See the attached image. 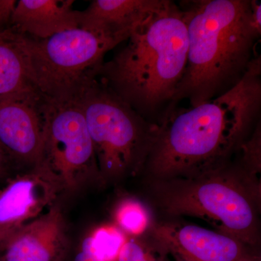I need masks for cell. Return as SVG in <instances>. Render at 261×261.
<instances>
[{
  "label": "cell",
  "instance_id": "cell-3",
  "mask_svg": "<svg viewBox=\"0 0 261 261\" xmlns=\"http://www.w3.org/2000/svg\"><path fill=\"white\" fill-rule=\"evenodd\" d=\"M127 41L103 63L97 78L146 120L159 124L186 68L188 35L178 5L166 0Z\"/></svg>",
  "mask_w": 261,
  "mask_h": 261
},
{
  "label": "cell",
  "instance_id": "cell-19",
  "mask_svg": "<svg viewBox=\"0 0 261 261\" xmlns=\"http://www.w3.org/2000/svg\"><path fill=\"white\" fill-rule=\"evenodd\" d=\"M17 2L16 0H0V33L9 29Z\"/></svg>",
  "mask_w": 261,
  "mask_h": 261
},
{
  "label": "cell",
  "instance_id": "cell-22",
  "mask_svg": "<svg viewBox=\"0 0 261 261\" xmlns=\"http://www.w3.org/2000/svg\"><path fill=\"white\" fill-rule=\"evenodd\" d=\"M0 261H3V257H2L1 251H0Z\"/></svg>",
  "mask_w": 261,
  "mask_h": 261
},
{
  "label": "cell",
  "instance_id": "cell-23",
  "mask_svg": "<svg viewBox=\"0 0 261 261\" xmlns=\"http://www.w3.org/2000/svg\"><path fill=\"white\" fill-rule=\"evenodd\" d=\"M244 261H254V260H252V258H249V259H247V260H245Z\"/></svg>",
  "mask_w": 261,
  "mask_h": 261
},
{
  "label": "cell",
  "instance_id": "cell-17",
  "mask_svg": "<svg viewBox=\"0 0 261 261\" xmlns=\"http://www.w3.org/2000/svg\"><path fill=\"white\" fill-rule=\"evenodd\" d=\"M115 216L118 228L132 237L144 234L153 222L148 208L135 199L122 201L117 207Z\"/></svg>",
  "mask_w": 261,
  "mask_h": 261
},
{
  "label": "cell",
  "instance_id": "cell-18",
  "mask_svg": "<svg viewBox=\"0 0 261 261\" xmlns=\"http://www.w3.org/2000/svg\"><path fill=\"white\" fill-rule=\"evenodd\" d=\"M239 152L242 153L240 161H238L239 164L249 174L258 178L261 168L260 120L257 123L251 135L243 142Z\"/></svg>",
  "mask_w": 261,
  "mask_h": 261
},
{
  "label": "cell",
  "instance_id": "cell-2",
  "mask_svg": "<svg viewBox=\"0 0 261 261\" xmlns=\"http://www.w3.org/2000/svg\"><path fill=\"white\" fill-rule=\"evenodd\" d=\"M178 5L186 24L188 54L165 115L180 101L196 107L234 87L246 73L260 37L250 23L251 0H191Z\"/></svg>",
  "mask_w": 261,
  "mask_h": 261
},
{
  "label": "cell",
  "instance_id": "cell-24",
  "mask_svg": "<svg viewBox=\"0 0 261 261\" xmlns=\"http://www.w3.org/2000/svg\"><path fill=\"white\" fill-rule=\"evenodd\" d=\"M2 243V241H1V240H0V244Z\"/></svg>",
  "mask_w": 261,
  "mask_h": 261
},
{
  "label": "cell",
  "instance_id": "cell-6",
  "mask_svg": "<svg viewBox=\"0 0 261 261\" xmlns=\"http://www.w3.org/2000/svg\"><path fill=\"white\" fill-rule=\"evenodd\" d=\"M101 178L113 180L144 172L159 126L139 114L101 81L79 100Z\"/></svg>",
  "mask_w": 261,
  "mask_h": 261
},
{
  "label": "cell",
  "instance_id": "cell-21",
  "mask_svg": "<svg viewBox=\"0 0 261 261\" xmlns=\"http://www.w3.org/2000/svg\"><path fill=\"white\" fill-rule=\"evenodd\" d=\"M74 261H101L94 256L84 242H82L80 250L75 254Z\"/></svg>",
  "mask_w": 261,
  "mask_h": 261
},
{
  "label": "cell",
  "instance_id": "cell-7",
  "mask_svg": "<svg viewBox=\"0 0 261 261\" xmlns=\"http://www.w3.org/2000/svg\"><path fill=\"white\" fill-rule=\"evenodd\" d=\"M44 142L39 164L61 191L76 190L84 180L99 176L92 140L77 102L42 99Z\"/></svg>",
  "mask_w": 261,
  "mask_h": 261
},
{
  "label": "cell",
  "instance_id": "cell-1",
  "mask_svg": "<svg viewBox=\"0 0 261 261\" xmlns=\"http://www.w3.org/2000/svg\"><path fill=\"white\" fill-rule=\"evenodd\" d=\"M261 57L232 89L190 109L174 108L159 122L144 172L149 181L189 178L231 161L258 121Z\"/></svg>",
  "mask_w": 261,
  "mask_h": 261
},
{
  "label": "cell",
  "instance_id": "cell-14",
  "mask_svg": "<svg viewBox=\"0 0 261 261\" xmlns=\"http://www.w3.org/2000/svg\"><path fill=\"white\" fill-rule=\"evenodd\" d=\"M33 92L37 93L29 80L14 34L10 30L0 33V102Z\"/></svg>",
  "mask_w": 261,
  "mask_h": 261
},
{
  "label": "cell",
  "instance_id": "cell-16",
  "mask_svg": "<svg viewBox=\"0 0 261 261\" xmlns=\"http://www.w3.org/2000/svg\"><path fill=\"white\" fill-rule=\"evenodd\" d=\"M127 239L117 226H105L96 229L83 242L99 260L116 261Z\"/></svg>",
  "mask_w": 261,
  "mask_h": 261
},
{
  "label": "cell",
  "instance_id": "cell-4",
  "mask_svg": "<svg viewBox=\"0 0 261 261\" xmlns=\"http://www.w3.org/2000/svg\"><path fill=\"white\" fill-rule=\"evenodd\" d=\"M149 184L154 205L166 216L197 218L248 247L260 241V180L238 161L192 177Z\"/></svg>",
  "mask_w": 261,
  "mask_h": 261
},
{
  "label": "cell",
  "instance_id": "cell-5",
  "mask_svg": "<svg viewBox=\"0 0 261 261\" xmlns=\"http://www.w3.org/2000/svg\"><path fill=\"white\" fill-rule=\"evenodd\" d=\"M13 34L32 87L42 99L55 102L79 100L97 80L106 55L124 42L80 28L44 39Z\"/></svg>",
  "mask_w": 261,
  "mask_h": 261
},
{
  "label": "cell",
  "instance_id": "cell-13",
  "mask_svg": "<svg viewBox=\"0 0 261 261\" xmlns=\"http://www.w3.org/2000/svg\"><path fill=\"white\" fill-rule=\"evenodd\" d=\"M73 0H20L17 2L8 30L44 39L80 28V11Z\"/></svg>",
  "mask_w": 261,
  "mask_h": 261
},
{
  "label": "cell",
  "instance_id": "cell-15",
  "mask_svg": "<svg viewBox=\"0 0 261 261\" xmlns=\"http://www.w3.org/2000/svg\"><path fill=\"white\" fill-rule=\"evenodd\" d=\"M116 261H177L149 231L127 239Z\"/></svg>",
  "mask_w": 261,
  "mask_h": 261
},
{
  "label": "cell",
  "instance_id": "cell-10",
  "mask_svg": "<svg viewBox=\"0 0 261 261\" xmlns=\"http://www.w3.org/2000/svg\"><path fill=\"white\" fill-rule=\"evenodd\" d=\"M61 192L47 171L37 165L0 192V240L31 222L53 206Z\"/></svg>",
  "mask_w": 261,
  "mask_h": 261
},
{
  "label": "cell",
  "instance_id": "cell-8",
  "mask_svg": "<svg viewBox=\"0 0 261 261\" xmlns=\"http://www.w3.org/2000/svg\"><path fill=\"white\" fill-rule=\"evenodd\" d=\"M44 118L36 92L0 102V145L15 164L31 168L42 159Z\"/></svg>",
  "mask_w": 261,
  "mask_h": 261
},
{
  "label": "cell",
  "instance_id": "cell-20",
  "mask_svg": "<svg viewBox=\"0 0 261 261\" xmlns=\"http://www.w3.org/2000/svg\"><path fill=\"white\" fill-rule=\"evenodd\" d=\"M13 164L14 163L0 145V178L8 174Z\"/></svg>",
  "mask_w": 261,
  "mask_h": 261
},
{
  "label": "cell",
  "instance_id": "cell-11",
  "mask_svg": "<svg viewBox=\"0 0 261 261\" xmlns=\"http://www.w3.org/2000/svg\"><path fill=\"white\" fill-rule=\"evenodd\" d=\"M68 250L64 218L57 205L0 244L3 261H64Z\"/></svg>",
  "mask_w": 261,
  "mask_h": 261
},
{
  "label": "cell",
  "instance_id": "cell-9",
  "mask_svg": "<svg viewBox=\"0 0 261 261\" xmlns=\"http://www.w3.org/2000/svg\"><path fill=\"white\" fill-rule=\"evenodd\" d=\"M177 261H244L247 245L216 231L176 221L152 222L148 230Z\"/></svg>",
  "mask_w": 261,
  "mask_h": 261
},
{
  "label": "cell",
  "instance_id": "cell-12",
  "mask_svg": "<svg viewBox=\"0 0 261 261\" xmlns=\"http://www.w3.org/2000/svg\"><path fill=\"white\" fill-rule=\"evenodd\" d=\"M166 0H94L80 11V28L126 41Z\"/></svg>",
  "mask_w": 261,
  "mask_h": 261
}]
</instances>
